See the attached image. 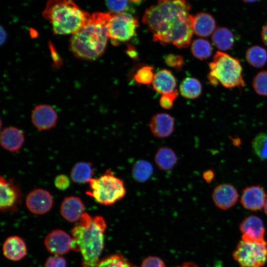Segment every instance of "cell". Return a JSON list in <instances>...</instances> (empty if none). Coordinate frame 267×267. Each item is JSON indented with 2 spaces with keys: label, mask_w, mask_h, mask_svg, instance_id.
Here are the masks:
<instances>
[{
  "label": "cell",
  "mask_w": 267,
  "mask_h": 267,
  "mask_svg": "<svg viewBox=\"0 0 267 267\" xmlns=\"http://www.w3.org/2000/svg\"><path fill=\"white\" fill-rule=\"evenodd\" d=\"M190 9L185 0H159L146 10L142 21L153 34L155 42L186 47L193 33Z\"/></svg>",
  "instance_id": "6da1fadb"
},
{
  "label": "cell",
  "mask_w": 267,
  "mask_h": 267,
  "mask_svg": "<svg viewBox=\"0 0 267 267\" xmlns=\"http://www.w3.org/2000/svg\"><path fill=\"white\" fill-rule=\"evenodd\" d=\"M106 223L100 216L91 217L84 212L72 229L71 250L80 252L82 267H95L104 248Z\"/></svg>",
  "instance_id": "7a4b0ae2"
},
{
  "label": "cell",
  "mask_w": 267,
  "mask_h": 267,
  "mask_svg": "<svg viewBox=\"0 0 267 267\" xmlns=\"http://www.w3.org/2000/svg\"><path fill=\"white\" fill-rule=\"evenodd\" d=\"M111 12H96L83 27L72 35L70 49L75 56L94 60L104 52L108 39L107 23Z\"/></svg>",
  "instance_id": "3957f363"
},
{
  "label": "cell",
  "mask_w": 267,
  "mask_h": 267,
  "mask_svg": "<svg viewBox=\"0 0 267 267\" xmlns=\"http://www.w3.org/2000/svg\"><path fill=\"white\" fill-rule=\"evenodd\" d=\"M42 14L51 23L57 35H73L91 17L72 0H48Z\"/></svg>",
  "instance_id": "277c9868"
},
{
  "label": "cell",
  "mask_w": 267,
  "mask_h": 267,
  "mask_svg": "<svg viewBox=\"0 0 267 267\" xmlns=\"http://www.w3.org/2000/svg\"><path fill=\"white\" fill-rule=\"evenodd\" d=\"M207 79L212 86L221 84L225 88L244 87L240 61L223 51H217L209 64Z\"/></svg>",
  "instance_id": "5b68a950"
},
{
  "label": "cell",
  "mask_w": 267,
  "mask_h": 267,
  "mask_svg": "<svg viewBox=\"0 0 267 267\" xmlns=\"http://www.w3.org/2000/svg\"><path fill=\"white\" fill-rule=\"evenodd\" d=\"M88 183L89 189L86 193L102 205L111 206L126 195L124 181L109 170L100 177L91 178Z\"/></svg>",
  "instance_id": "8992f818"
},
{
  "label": "cell",
  "mask_w": 267,
  "mask_h": 267,
  "mask_svg": "<svg viewBox=\"0 0 267 267\" xmlns=\"http://www.w3.org/2000/svg\"><path fill=\"white\" fill-rule=\"evenodd\" d=\"M232 256L240 267H263L267 261V242L240 240Z\"/></svg>",
  "instance_id": "52a82bcc"
},
{
  "label": "cell",
  "mask_w": 267,
  "mask_h": 267,
  "mask_svg": "<svg viewBox=\"0 0 267 267\" xmlns=\"http://www.w3.org/2000/svg\"><path fill=\"white\" fill-rule=\"evenodd\" d=\"M137 19L128 12L112 14L107 23L108 38L115 45L130 40L136 33Z\"/></svg>",
  "instance_id": "ba28073f"
},
{
  "label": "cell",
  "mask_w": 267,
  "mask_h": 267,
  "mask_svg": "<svg viewBox=\"0 0 267 267\" xmlns=\"http://www.w3.org/2000/svg\"><path fill=\"white\" fill-rule=\"evenodd\" d=\"M0 209L2 212H14L22 201V193L19 186L12 179L0 178Z\"/></svg>",
  "instance_id": "9c48e42d"
},
{
  "label": "cell",
  "mask_w": 267,
  "mask_h": 267,
  "mask_svg": "<svg viewBox=\"0 0 267 267\" xmlns=\"http://www.w3.org/2000/svg\"><path fill=\"white\" fill-rule=\"evenodd\" d=\"M53 203V199L49 191L40 188L31 191L25 199L27 209L36 215L47 213L52 208Z\"/></svg>",
  "instance_id": "30bf717a"
},
{
  "label": "cell",
  "mask_w": 267,
  "mask_h": 267,
  "mask_svg": "<svg viewBox=\"0 0 267 267\" xmlns=\"http://www.w3.org/2000/svg\"><path fill=\"white\" fill-rule=\"evenodd\" d=\"M242 240L247 242L265 241L266 228L263 220L255 215L245 217L239 224Z\"/></svg>",
  "instance_id": "8fae6325"
},
{
  "label": "cell",
  "mask_w": 267,
  "mask_h": 267,
  "mask_svg": "<svg viewBox=\"0 0 267 267\" xmlns=\"http://www.w3.org/2000/svg\"><path fill=\"white\" fill-rule=\"evenodd\" d=\"M212 199L217 207L222 210H227L236 204L239 194L234 185L228 183H222L214 187Z\"/></svg>",
  "instance_id": "7c38bea8"
},
{
  "label": "cell",
  "mask_w": 267,
  "mask_h": 267,
  "mask_svg": "<svg viewBox=\"0 0 267 267\" xmlns=\"http://www.w3.org/2000/svg\"><path fill=\"white\" fill-rule=\"evenodd\" d=\"M72 237L65 231L55 229L50 232L44 239L47 250L55 255H61L68 253L72 246Z\"/></svg>",
  "instance_id": "4fadbf2b"
},
{
  "label": "cell",
  "mask_w": 267,
  "mask_h": 267,
  "mask_svg": "<svg viewBox=\"0 0 267 267\" xmlns=\"http://www.w3.org/2000/svg\"><path fill=\"white\" fill-rule=\"evenodd\" d=\"M267 198L263 187L254 185L246 186L243 189L240 201L245 209L257 211L264 208Z\"/></svg>",
  "instance_id": "5bb4252c"
},
{
  "label": "cell",
  "mask_w": 267,
  "mask_h": 267,
  "mask_svg": "<svg viewBox=\"0 0 267 267\" xmlns=\"http://www.w3.org/2000/svg\"><path fill=\"white\" fill-rule=\"evenodd\" d=\"M56 112L51 106L40 104L32 110L31 120L34 126L40 131L48 130L54 128L57 121Z\"/></svg>",
  "instance_id": "9a60e30c"
},
{
  "label": "cell",
  "mask_w": 267,
  "mask_h": 267,
  "mask_svg": "<svg viewBox=\"0 0 267 267\" xmlns=\"http://www.w3.org/2000/svg\"><path fill=\"white\" fill-rule=\"evenodd\" d=\"M149 127L155 137L166 138L171 135L174 131V119L168 114L157 113L151 118Z\"/></svg>",
  "instance_id": "2e32d148"
},
{
  "label": "cell",
  "mask_w": 267,
  "mask_h": 267,
  "mask_svg": "<svg viewBox=\"0 0 267 267\" xmlns=\"http://www.w3.org/2000/svg\"><path fill=\"white\" fill-rule=\"evenodd\" d=\"M85 205L78 196L65 197L60 205V213L67 221L74 222L79 221L84 213Z\"/></svg>",
  "instance_id": "e0dca14e"
},
{
  "label": "cell",
  "mask_w": 267,
  "mask_h": 267,
  "mask_svg": "<svg viewBox=\"0 0 267 267\" xmlns=\"http://www.w3.org/2000/svg\"><path fill=\"white\" fill-rule=\"evenodd\" d=\"M24 140L23 132L16 127H6L1 132L0 145L3 148L9 152H17L22 146Z\"/></svg>",
  "instance_id": "ac0fdd59"
},
{
  "label": "cell",
  "mask_w": 267,
  "mask_h": 267,
  "mask_svg": "<svg viewBox=\"0 0 267 267\" xmlns=\"http://www.w3.org/2000/svg\"><path fill=\"white\" fill-rule=\"evenodd\" d=\"M216 21L210 14L200 12L192 16L191 27L193 33L201 37L212 35L216 30Z\"/></svg>",
  "instance_id": "d6986e66"
},
{
  "label": "cell",
  "mask_w": 267,
  "mask_h": 267,
  "mask_svg": "<svg viewBox=\"0 0 267 267\" xmlns=\"http://www.w3.org/2000/svg\"><path fill=\"white\" fill-rule=\"evenodd\" d=\"M2 252L7 259L17 261L26 256L27 247L22 238L18 236H12L4 241L2 245Z\"/></svg>",
  "instance_id": "ffe728a7"
},
{
  "label": "cell",
  "mask_w": 267,
  "mask_h": 267,
  "mask_svg": "<svg viewBox=\"0 0 267 267\" xmlns=\"http://www.w3.org/2000/svg\"><path fill=\"white\" fill-rule=\"evenodd\" d=\"M154 89L163 94L173 92L176 89V80L172 73L167 69H161L154 75L152 82Z\"/></svg>",
  "instance_id": "44dd1931"
},
{
  "label": "cell",
  "mask_w": 267,
  "mask_h": 267,
  "mask_svg": "<svg viewBox=\"0 0 267 267\" xmlns=\"http://www.w3.org/2000/svg\"><path fill=\"white\" fill-rule=\"evenodd\" d=\"M178 156L171 148L164 146L158 149L154 156V161L159 169L168 171L173 169L178 162Z\"/></svg>",
  "instance_id": "7402d4cb"
},
{
  "label": "cell",
  "mask_w": 267,
  "mask_h": 267,
  "mask_svg": "<svg viewBox=\"0 0 267 267\" xmlns=\"http://www.w3.org/2000/svg\"><path fill=\"white\" fill-rule=\"evenodd\" d=\"M212 42L219 51L224 52L233 47L235 39L232 32L229 29L222 27L216 29L212 35Z\"/></svg>",
  "instance_id": "603a6c76"
},
{
  "label": "cell",
  "mask_w": 267,
  "mask_h": 267,
  "mask_svg": "<svg viewBox=\"0 0 267 267\" xmlns=\"http://www.w3.org/2000/svg\"><path fill=\"white\" fill-rule=\"evenodd\" d=\"M94 170L91 163L80 162L74 165L71 173L72 181L76 183L83 184L88 182L94 175Z\"/></svg>",
  "instance_id": "cb8c5ba5"
},
{
  "label": "cell",
  "mask_w": 267,
  "mask_h": 267,
  "mask_svg": "<svg viewBox=\"0 0 267 267\" xmlns=\"http://www.w3.org/2000/svg\"><path fill=\"white\" fill-rule=\"evenodd\" d=\"M245 59L252 67L262 68L267 63V51L260 45H252L246 50Z\"/></svg>",
  "instance_id": "d4e9b609"
},
{
  "label": "cell",
  "mask_w": 267,
  "mask_h": 267,
  "mask_svg": "<svg viewBox=\"0 0 267 267\" xmlns=\"http://www.w3.org/2000/svg\"><path fill=\"white\" fill-rule=\"evenodd\" d=\"M202 85L196 78L187 77L184 79L179 86L181 95L188 99L198 98L202 93Z\"/></svg>",
  "instance_id": "484cf974"
},
{
  "label": "cell",
  "mask_w": 267,
  "mask_h": 267,
  "mask_svg": "<svg viewBox=\"0 0 267 267\" xmlns=\"http://www.w3.org/2000/svg\"><path fill=\"white\" fill-rule=\"evenodd\" d=\"M153 173L152 165L147 161L141 160L136 161L132 170V175L134 179L139 182H144L147 180Z\"/></svg>",
  "instance_id": "4316f807"
},
{
  "label": "cell",
  "mask_w": 267,
  "mask_h": 267,
  "mask_svg": "<svg viewBox=\"0 0 267 267\" xmlns=\"http://www.w3.org/2000/svg\"><path fill=\"white\" fill-rule=\"evenodd\" d=\"M191 52L194 57L199 60L209 58L213 53L210 42L204 39H197L191 44Z\"/></svg>",
  "instance_id": "83f0119b"
},
{
  "label": "cell",
  "mask_w": 267,
  "mask_h": 267,
  "mask_svg": "<svg viewBox=\"0 0 267 267\" xmlns=\"http://www.w3.org/2000/svg\"><path fill=\"white\" fill-rule=\"evenodd\" d=\"M252 148L255 155L260 160L267 159V133L258 134L252 141Z\"/></svg>",
  "instance_id": "f1b7e54d"
},
{
  "label": "cell",
  "mask_w": 267,
  "mask_h": 267,
  "mask_svg": "<svg viewBox=\"0 0 267 267\" xmlns=\"http://www.w3.org/2000/svg\"><path fill=\"white\" fill-rule=\"evenodd\" d=\"M95 267H135L122 255L116 254L99 261Z\"/></svg>",
  "instance_id": "f546056e"
},
{
  "label": "cell",
  "mask_w": 267,
  "mask_h": 267,
  "mask_svg": "<svg viewBox=\"0 0 267 267\" xmlns=\"http://www.w3.org/2000/svg\"><path fill=\"white\" fill-rule=\"evenodd\" d=\"M252 87L256 93L267 96V70L260 71L254 76Z\"/></svg>",
  "instance_id": "4dcf8cb0"
},
{
  "label": "cell",
  "mask_w": 267,
  "mask_h": 267,
  "mask_svg": "<svg viewBox=\"0 0 267 267\" xmlns=\"http://www.w3.org/2000/svg\"><path fill=\"white\" fill-rule=\"evenodd\" d=\"M153 68L150 66H144L137 70L134 74L135 81L141 85H149L152 83L154 74Z\"/></svg>",
  "instance_id": "1f68e13d"
},
{
  "label": "cell",
  "mask_w": 267,
  "mask_h": 267,
  "mask_svg": "<svg viewBox=\"0 0 267 267\" xmlns=\"http://www.w3.org/2000/svg\"><path fill=\"white\" fill-rule=\"evenodd\" d=\"M130 2L129 0H106L107 7L115 14L131 12Z\"/></svg>",
  "instance_id": "d6a6232c"
},
{
  "label": "cell",
  "mask_w": 267,
  "mask_h": 267,
  "mask_svg": "<svg viewBox=\"0 0 267 267\" xmlns=\"http://www.w3.org/2000/svg\"><path fill=\"white\" fill-rule=\"evenodd\" d=\"M164 60L168 66L176 69H180L184 64V59L181 56L172 53L167 55Z\"/></svg>",
  "instance_id": "836d02e7"
},
{
  "label": "cell",
  "mask_w": 267,
  "mask_h": 267,
  "mask_svg": "<svg viewBox=\"0 0 267 267\" xmlns=\"http://www.w3.org/2000/svg\"><path fill=\"white\" fill-rule=\"evenodd\" d=\"M178 95V91L177 89L173 92L162 94L159 100L160 106L165 109H171Z\"/></svg>",
  "instance_id": "e575fe53"
},
{
  "label": "cell",
  "mask_w": 267,
  "mask_h": 267,
  "mask_svg": "<svg viewBox=\"0 0 267 267\" xmlns=\"http://www.w3.org/2000/svg\"><path fill=\"white\" fill-rule=\"evenodd\" d=\"M44 267H67V263L65 259L58 255L49 257L46 260Z\"/></svg>",
  "instance_id": "d590c367"
},
{
  "label": "cell",
  "mask_w": 267,
  "mask_h": 267,
  "mask_svg": "<svg viewBox=\"0 0 267 267\" xmlns=\"http://www.w3.org/2000/svg\"><path fill=\"white\" fill-rule=\"evenodd\" d=\"M141 267H166L164 262L156 256H149L143 260Z\"/></svg>",
  "instance_id": "8d00e7d4"
},
{
  "label": "cell",
  "mask_w": 267,
  "mask_h": 267,
  "mask_svg": "<svg viewBox=\"0 0 267 267\" xmlns=\"http://www.w3.org/2000/svg\"><path fill=\"white\" fill-rule=\"evenodd\" d=\"M70 184L69 178L65 175L61 174L56 177L54 179L55 187L61 190L68 188Z\"/></svg>",
  "instance_id": "74e56055"
},
{
  "label": "cell",
  "mask_w": 267,
  "mask_h": 267,
  "mask_svg": "<svg viewBox=\"0 0 267 267\" xmlns=\"http://www.w3.org/2000/svg\"><path fill=\"white\" fill-rule=\"evenodd\" d=\"M204 179L207 182H211L214 178L215 174L212 170H208L204 171L202 175Z\"/></svg>",
  "instance_id": "f35d334b"
},
{
  "label": "cell",
  "mask_w": 267,
  "mask_h": 267,
  "mask_svg": "<svg viewBox=\"0 0 267 267\" xmlns=\"http://www.w3.org/2000/svg\"><path fill=\"white\" fill-rule=\"evenodd\" d=\"M261 39L263 44L267 46V24L265 25L262 29Z\"/></svg>",
  "instance_id": "ab89813d"
},
{
  "label": "cell",
  "mask_w": 267,
  "mask_h": 267,
  "mask_svg": "<svg viewBox=\"0 0 267 267\" xmlns=\"http://www.w3.org/2000/svg\"><path fill=\"white\" fill-rule=\"evenodd\" d=\"M127 53L132 58H135L137 57V53L132 46L129 45L127 49Z\"/></svg>",
  "instance_id": "60d3db41"
},
{
  "label": "cell",
  "mask_w": 267,
  "mask_h": 267,
  "mask_svg": "<svg viewBox=\"0 0 267 267\" xmlns=\"http://www.w3.org/2000/svg\"><path fill=\"white\" fill-rule=\"evenodd\" d=\"M175 267H198L195 264L192 263H186L181 266H178Z\"/></svg>",
  "instance_id": "b9f144b4"
},
{
  "label": "cell",
  "mask_w": 267,
  "mask_h": 267,
  "mask_svg": "<svg viewBox=\"0 0 267 267\" xmlns=\"http://www.w3.org/2000/svg\"><path fill=\"white\" fill-rule=\"evenodd\" d=\"M0 35H1V40H0V42H1V44H2V43L5 41V39H6V33L5 32L4 30H3V29H2V27H1V30H0Z\"/></svg>",
  "instance_id": "7bdbcfd3"
},
{
  "label": "cell",
  "mask_w": 267,
  "mask_h": 267,
  "mask_svg": "<svg viewBox=\"0 0 267 267\" xmlns=\"http://www.w3.org/2000/svg\"><path fill=\"white\" fill-rule=\"evenodd\" d=\"M263 209H264L265 213L267 216V198Z\"/></svg>",
  "instance_id": "ee69618b"
},
{
  "label": "cell",
  "mask_w": 267,
  "mask_h": 267,
  "mask_svg": "<svg viewBox=\"0 0 267 267\" xmlns=\"http://www.w3.org/2000/svg\"><path fill=\"white\" fill-rule=\"evenodd\" d=\"M129 0L132 2L138 4L141 2L143 0Z\"/></svg>",
  "instance_id": "f6af8a7d"
},
{
  "label": "cell",
  "mask_w": 267,
  "mask_h": 267,
  "mask_svg": "<svg viewBox=\"0 0 267 267\" xmlns=\"http://www.w3.org/2000/svg\"><path fill=\"white\" fill-rule=\"evenodd\" d=\"M246 3H250V2H254L258 0H243Z\"/></svg>",
  "instance_id": "bcb514c9"
}]
</instances>
